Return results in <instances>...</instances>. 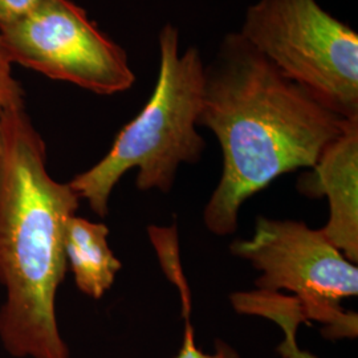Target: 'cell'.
Returning a JSON list of instances; mask_svg holds the SVG:
<instances>
[{"label":"cell","mask_w":358,"mask_h":358,"mask_svg":"<svg viewBox=\"0 0 358 358\" xmlns=\"http://www.w3.org/2000/svg\"><path fill=\"white\" fill-rule=\"evenodd\" d=\"M20 105H24L23 90L13 77L11 64L0 53V113Z\"/></svg>","instance_id":"obj_10"},{"label":"cell","mask_w":358,"mask_h":358,"mask_svg":"<svg viewBox=\"0 0 358 358\" xmlns=\"http://www.w3.org/2000/svg\"><path fill=\"white\" fill-rule=\"evenodd\" d=\"M241 36L344 118L358 117V35L317 0H257Z\"/></svg>","instance_id":"obj_5"},{"label":"cell","mask_w":358,"mask_h":358,"mask_svg":"<svg viewBox=\"0 0 358 358\" xmlns=\"http://www.w3.org/2000/svg\"><path fill=\"white\" fill-rule=\"evenodd\" d=\"M158 45V77L148 103L117 134L103 159L69 182L99 217L108 214L110 194L129 170H138L140 190L166 194L178 167L198 162L205 152V140L196 130L205 93L201 52L189 47L180 55L178 28L170 23L159 31Z\"/></svg>","instance_id":"obj_3"},{"label":"cell","mask_w":358,"mask_h":358,"mask_svg":"<svg viewBox=\"0 0 358 358\" xmlns=\"http://www.w3.org/2000/svg\"><path fill=\"white\" fill-rule=\"evenodd\" d=\"M0 53L10 64L97 94L125 92L136 81L125 50L71 0H50L22 22L1 29Z\"/></svg>","instance_id":"obj_6"},{"label":"cell","mask_w":358,"mask_h":358,"mask_svg":"<svg viewBox=\"0 0 358 358\" xmlns=\"http://www.w3.org/2000/svg\"><path fill=\"white\" fill-rule=\"evenodd\" d=\"M299 190L325 195L329 220L321 232L352 263L358 260V117L346 121L343 133L321 153L312 173L299 180Z\"/></svg>","instance_id":"obj_7"},{"label":"cell","mask_w":358,"mask_h":358,"mask_svg":"<svg viewBox=\"0 0 358 358\" xmlns=\"http://www.w3.org/2000/svg\"><path fill=\"white\" fill-rule=\"evenodd\" d=\"M348 120L284 76L239 32L227 34L205 65L198 118L223 154L222 177L203 213L207 230L234 234L244 202L282 174L315 166Z\"/></svg>","instance_id":"obj_1"},{"label":"cell","mask_w":358,"mask_h":358,"mask_svg":"<svg viewBox=\"0 0 358 358\" xmlns=\"http://www.w3.org/2000/svg\"><path fill=\"white\" fill-rule=\"evenodd\" d=\"M109 230L103 223H93L72 215L65 224V257L75 275L77 288L92 299H101L115 282L121 262L108 243Z\"/></svg>","instance_id":"obj_8"},{"label":"cell","mask_w":358,"mask_h":358,"mask_svg":"<svg viewBox=\"0 0 358 358\" xmlns=\"http://www.w3.org/2000/svg\"><path fill=\"white\" fill-rule=\"evenodd\" d=\"M190 294H183L182 296V304H183V315L186 320V327H185V336H183V343L179 349L178 355L176 358H242L241 355L229 345L227 343L217 340L214 344V352L213 353H205L202 352L195 343V332L190 324Z\"/></svg>","instance_id":"obj_9"},{"label":"cell","mask_w":358,"mask_h":358,"mask_svg":"<svg viewBox=\"0 0 358 358\" xmlns=\"http://www.w3.org/2000/svg\"><path fill=\"white\" fill-rule=\"evenodd\" d=\"M80 198L47 170L45 143L24 105L0 113V338L15 357L69 358L56 320L65 224Z\"/></svg>","instance_id":"obj_2"},{"label":"cell","mask_w":358,"mask_h":358,"mask_svg":"<svg viewBox=\"0 0 358 358\" xmlns=\"http://www.w3.org/2000/svg\"><path fill=\"white\" fill-rule=\"evenodd\" d=\"M50 0H0V31L32 15Z\"/></svg>","instance_id":"obj_11"},{"label":"cell","mask_w":358,"mask_h":358,"mask_svg":"<svg viewBox=\"0 0 358 358\" xmlns=\"http://www.w3.org/2000/svg\"><path fill=\"white\" fill-rule=\"evenodd\" d=\"M231 252L260 272L257 291L276 294L287 289L294 294L287 304L296 327L317 321L331 340L357 337V313L341 306L346 297L357 296V266L321 230H312L304 222L260 217L254 235L232 242Z\"/></svg>","instance_id":"obj_4"}]
</instances>
